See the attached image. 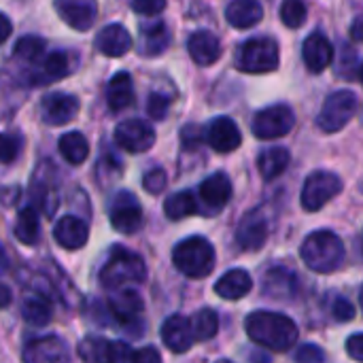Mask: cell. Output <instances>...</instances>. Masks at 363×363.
I'll use <instances>...</instances> for the list:
<instances>
[{"label": "cell", "mask_w": 363, "mask_h": 363, "mask_svg": "<svg viewBox=\"0 0 363 363\" xmlns=\"http://www.w3.org/2000/svg\"><path fill=\"white\" fill-rule=\"evenodd\" d=\"M340 191H342V181L338 174L330 170H317L306 179L302 187V206L308 213H317Z\"/></svg>", "instance_id": "cell-7"}, {"label": "cell", "mask_w": 363, "mask_h": 363, "mask_svg": "<svg viewBox=\"0 0 363 363\" xmlns=\"http://www.w3.org/2000/svg\"><path fill=\"white\" fill-rule=\"evenodd\" d=\"M247 336L274 353H287L298 342V325L281 313L270 311H255L245 321Z\"/></svg>", "instance_id": "cell-1"}, {"label": "cell", "mask_w": 363, "mask_h": 363, "mask_svg": "<svg viewBox=\"0 0 363 363\" xmlns=\"http://www.w3.org/2000/svg\"><path fill=\"white\" fill-rule=\"evenodd\" d=\"M279 45L274 38L268 36H257V38H249L247 43L240 45L238 55H236V66L242 72H251V74H264V72H272L279 68Z\"/></svg>", "instance_id": "cell-5"}, {"label": "cell", "mask_w": 363, "mask_h": 363, "mask_svg": "<svg viewBox=\"0 0 363 363\" xmlns=\"http://www.w3.org/2000/svg\"><path fill=\"white\" fill-rule=\"evenodd\" d=\"M166 9V0H132V11H136L138 15H160Z\"/></svg>", "instance_id": "cell-41"}, {"label": "cell", "mask_w": 363, "mask_h": 363, "mask_svg": "<svg viewBox=\"0 0 363 363\" xmlns=\"http://www.w3.org/2000/svg\"><path fill=\"white\" fill-rule=\"evenodd\" d=\"M268 240V221L259 208L247 213L236 230V242L245 251H259Z\"/></svg>", "instance_id": "cell-12"}, {"label": "cell", "mask_w": 363, "mask_h": 363, "mask_svg": "<svg viewBox=\"0 0 363 363\" xmlns=\"http://www.w3.org/2000/svg\"><path fill=\"white\" fill-rule=\"evenodd\" d=\"M172 262L181 274L189 279H204L215 268V249L206 238L191 236L174 247Z\"/></svg>", "instance_id": "cell-3"}, {"label": "cell", "mask_w": 363, "mask_h": 363, "mask_svg": "<svg viewBox=\"0 0 363 363\" xmlns=\"http://www.w3.org/2000/svg\"><path fill=\"white\" fill-rule=\"evenodd\" d=\"M206 140L217 153H232L240 147L242 134L234 119L230 117H217L206 128Z\"/></svg>", "instance_id": "cell-14"}, {"label": "cell", "mask_w": 363, "mask_h": 363, "mask_svg": "<svg viewBox=\"0 0 363 363\" xmlns=\"http://www.w3.org/2000/svg\"><path fill=\"white\" fill-rule=\"evenodd\" d=\"M15 236L19 242L32 247L38 242L40 238V223H38V211L34 206H26L19 211L17 215V223H15Z\"/></svg>", "instance_id": "cell-29"}, {"label": "cell", "mask_w": 363, "mask_h": 363, "mask_svg": "<svg viewBox=\"0 0 363 363\" xmlns=\"http://www.w3.org/2000/svg\"><path fill=\"white\" fill-rule=\"evenodd\" d=\"M143 187L149 191V194H162L164 187H166V172L162 168H153L145 174L143 179Z\"/></svg>", "instance_id": "cell-40"}, {"label": "cell", "mask_w": 363, "mask_h": 363, "mask_svg": "<svg viewBox=\"0 0 363 363\" xmlns=\"http://www.w3.org/2000/svg\"><path fill=\"white\" fill-rule=\"evenodd\" d=\"M362 247H363V240H362Z\"/></svg>", "instance_id": "cell-53"}, {"label": "cell", "mask_w": 363, "mask_h": 363, "mask_svg": "<svg viewBox=\"0 0 363 363\" xmlns=\"http://www.w3.org/2000/svg\"><path fill=\"white\" fill-rule=\"evenodd\" d=\"M134 363H162V355L155 347H143L134 353Z\"/></svg>", "instance_id": "cell-46"}, {"label": "cell", "mask_w": 363, "mask_h": 363, "mask_svg": "<svg viewBox=\"0 0 363 363\" xmlns=\"http://www.w3.org/2000/svg\"><path fill=\"white\" fill-rule=\"evenodd\" d=\"M19 138L11 134H0V164H11L19 153Z\"/></svg>", "instance_id": "cell-38"}, {"label": "cell", "mask_w": 363, "mask_h": 363, "mask_svg": "<svg viewBox=\"0 0 363 363\" xmlns=\"http://www.w3.org/2000/svg\"><path fill=\"white\" fill-rule=\"evenodd\" d=\"M53 238L60 247L68 249V251H77L81 249L87 238H89V230L85 225V221H81L74 215H66L62 217L55 228H53Z\"/></svg>", "instance_id": "cell-19"}, {"label": "cell", "mask_w": 363, "mask_h": 363, "mask_svg": "<svg viewBox=\"0 0 363 363\" xmlns=\"http://www.w3.org/2000/svg\"><path fill=\"white\" fill-rule=\"evenodd\" d=\"M94 45L100 53H104L108 57H121L132 49V34L123 26L111 23L98 32Z\"/></svg>", "instance_id": "cell-18"}, {"label": "cell", "mask_w": 363, "mask_h": 363, "mask_svg": "<svg viewBox=\"0 0 363 363\" xmlns=\"http://www.w3.org/2000/svg\"><path fill=\"white\" fill-rule=\"evenodd\" d=\"M79 357L85 363H108L111 357V342L100 336H89L79 342L77 349Z\"/></svg>", "instance_id": "cell-34"}, {"label": "cell", "mask_w": 363, "mask_h": 363, "mask_svg": "<svg viewBox=\"0 0 363 363\" xmlns=\"http://www.w3.org/2000/svg\"><path fill=\"white\" fill-rule=\"evenodd\" d=\"M359 302H362V308H363V287H362V294H359Z\"/></svg>", "instance_id": "cell-51"}, {"label": "cell", "mask_w": 363, "mask_h": 363, "mask_svg": "<svg viewBox=\"0 0 363 363\" xmlns=\"http://www.w3.org/2000/svg\"><path fill=\"white\" fill-rule=\"evenodd\" d=\"M187 51L198 66H211L221 57V43L213 32L198 30L189 36Z\"/></svg>", "instance_id": "cell-20"}, {"label": "cell", "mask_w": 363, "mask_h": 363, "mask_svg": "<svg viewBox=\"0 0 363 363\" xmlns=\"http://www.w3.org/2000/svg\"><path fill=\"white\" fill-rule=\"evenodd\" d=\"M60 153L64 155V160L72 166H79L87 160L89 155V143L81 132H68L60 138L57 143Z\"/></svg>", "instance_id": "cell-30"}, {"label": "cell", "mask_w": 363, "mask_h": 363, "mask_svg": "<svg viewBox=\"0 0 363 363\" xmlns=\"http://www.w3.org/2000/svg\"><path fill=\"white\" fill-rule=\"evenodd\" d=\"M11 30H13V26H11V21H9V17L6 15H2L0 13V45L9 38V34H11Z\"/></svg>", "instance_id": "cell-48"}, {"label": "cell", "mask_w": 363, "mask_h": 363, "mask_svg": "<svg viewBox=\"0 0 363 363\" xmlns=\"http://www.w3.org/2000/svg\"><path fill=\"white\" fill-rule=\"evenodd\" d=\"M200 198L208 206V211H221L232 198V183L228 174L215 172L208 179H204L200 185Z\"/></svg>", "instance_id": "cell-21"}, {"label": "cell", "mask_w": 363, "mask_h": 363, "mask_svg": "<svg viewBox=\"0 0 363 363\" xmlns=\"http://www.w3.org/2000/svg\"><path fill=\"white\" fill-rule=\"evenodd\" d=\"M23 363H70L68 347L57 336H43L26 345Z\"/></svg>", "instance_id": "cell-11"}, {"label": "cell", "mask_w": 363, "mask_h": 363, "mask_svg": "<svg viewBox=\"0 0 363 363\" xmlns=\"http://www.w3.org/2000/svg\"><path fill=\"white\" fill-rule=\"evenodd\" d=\"M21 317L34 328H45L51 321V306L40 296H30L21 304Z\"/></svg>", "instance_id": "cell-33"}, {"label": "cell", "mask_w": 363, "mask_h": 363, "mask_svg": "<svg viewBox=\"0 0 363 363\" xmlns=\"http://www.w3.org/2000/svg\"><path fill=\"white\" fill-rule=\"evenodd\" d=\"M108 363H134V351L125 342H111Z\"/></svg>", "instance_id": "cell-44"}, {"label": "cell", "mask_w": 363, "mask_h": 363, "mask_svg": "<svg viewBox=\"0 0 363 363\" xmlns=\"http://www.w3.org/2000/svg\"><path fill=\"white\" fill-rule=\"evenodd\" d=\"M115 143L128 153H145L155 143V132L140 119H125L115 128Z\"/></svg>", "instance_id": "cell-9"}, {"label": "cell", "mask_w": 363, "mask_h": 363, "mask_svg": "<svg viewBox=\"0 0 363 363\" xmlns=\"http://www.w3.org/2000/svg\"><path fill=\"white\" fill-rule=\"evenodd\" d=\"M298 291V279L287 268H274L266 277V294L274 300H291Z\"/></svg>", "instance_id": "cell-26"}, {"label": "cell", "mask_w": 363, "mask_h": 363, "mask_svg": "<svg viewBox=\"0 0 363 363\" xmlns=\"http://www.w3.org/2000/svg\"><path fill=\"white\" fill-rule=\"evenodd\" d=\"M162 340L172 353H187L196 340L194 330H191V321L181 317V315H172L162 325Z\"/></svg>", "instance_id": "cell-16"}, {"label": "cell", "mask_w": 363, "mask_h": 363, "mask_svg": "<svg viewBox=\"0 0 363 363\" xmlns=\"http://www.w3.org/2000/svg\"><path fill=\"white\" fill-rule=\"evenodd\" d=\"M289 162H291V155L285 147H272V149L262 151L257 166L266 181H274L277 177H281L287 170Z\"/></svg>", "instance_id": "cell-27"}, {"label": "cell", "mask_w": 363, "mask_h": 363, "mask_svg": "<svg viewBox=\"0 0 363 363\" xmlns=\"http://www.w3.org/2000/svg\"><path fill=\"white\" fill-rule=\"evenodd\" d=\"M168 108H170V100L162 94H151L149 96V102H147V111L149 115L155 119V121H162L166 115H168Z\"/></svg>", "instance_id": "cell-39"}, {"label": "cell", "mask_w": 363, "mask_h": 363, "mask_svg": "<svg viewBox=\"0 0 363 363\" xmlns=\"http://www.w3.org/2000/svg\"><path fill=\"white\" fill-rule=\"evenodd\" d=\"M332 315H334L336 321L347 323V321H351V319L355 317V308H353V304H351L349 300L336 298V302H334V306H332Z\"/></svg>", "instance_id": "cell-43"}, {"label": "cell", "mask_w": 363, "mask_h": 363, "mask_svg": "<svg viewBox=\"0 0 363 363\" xmlns=\"http://www.w3.org/2000/svg\"><path fill=\"white\" fill-rule=\"evenodd\" d=\"M145 279H147V268L143 257L121 247L113 249L106 266L100 272V281L108 289H117L130 283H143Z\"/></svg>", "instance_id": "cell-4"}, {"label": "cell", "mask_w": 363, "mask_h": 363, "mask_svg": "<svg viewBox=\"0 0 363 363\" xmlns=\"http://www.w3.org/2000/svg\"><path fill=\"white\" fill-rule=\"evenodd\" d=\"M111 225L121 234H134L140 230L143 208L132 194L123 191L115 198V202L111 206Z\"/></svg>", "instance_id": "cell-10"}, {"label": "cell", "mask_w": 363, "mask_h": 363, "mask_svg": "<svg viewBox=\"0 0 363 363\" xmlns=\"http://www.w3.org/2000/svg\"><path fill=\"white\" fill-rule=\"evenodd\" d=\"M108 308H111V315L119 323H132V321H136L140 317L145 304H143V298L136 291L123 289L115 298L108 300Z\"/></svg>", "instance_id": "cell-24"}, {"label": "cell", "mask_w": 363, "mask_h": 363, "mask_svg": "<svg viewBox=\"0 0 363 363\" xmlns=\"http://www.w3.org/2000/svg\"><path fill=\"white\" fill-rule=\"evenodd\" d=\"M359 79H362V83H363V64H362V68H359Z\"/></svg>", "instance_id": "cell-50"}, {"label": "cell", "mask_w": 363, "mask_h": 363, "mask_svg": "<svg viewBox=\"0 0 363 363\" xmlns=\"http://www.w3.org/2000/svg\"><path fill=\"white\" fill-rule=\"evenodd\" d=\"M68 72H70L68 55L64 51H53V53L45 55L38 74H34V83H53V81L64 79Z\"/></svg>", "instance_id": "cell-28"}, {"label": "cell", "mask_w": 363, "mask_h": 363, "mask_svg": "<svg viewBox=\"0 0 363 363\" xmlns=\"http://www.w3.org/2000/svg\"><path fill=\"white\" fill-rule=\"evenodd\" d=\"M264 6L259 0H232L225 9V19L232 28L247 30L262 21Z\"/></svg>", "instance_id": "cell-22"}, {"label": "cell", "mask_w": 363, "mask_h": 363, "mask_svg": "<svg viewBox=\"0 0 363 363\" xmlns=\"http://www.w3.org/2000/svg\"><path fill=\"white\" fill-rule=\"evenodd\" d=\"M11 302H13V294H11V289H9L4 283H0V308H6Z\"/></svg>", "instance_id": "cell-49"}, {"label": "cell", "mask_w": 363, "mask_h": 363, "mask_svg": "<svg viewBox=\"0 0 363 363\" xmlns=\"http://www.w3.org/2000/svg\"><path fill=\"white\" fill-rule=\"evenodd\" d=\"M217 363H230V362H217Z\"/></svg>", "instance_id": "cell-52"}, {"label": "cell", "mask_w": 363, "mask_h": 363, "mask_svg": "<svg viewBox=\"0 0 363 363\" xmlns=\"http://www.w3.org/2000/svg\"><path fill=\"white\" fill-rule=\"evenodd\" d=\"M355 113H357V96L351 89H340V91H334L325 100L317 117V125L323 132L334 134V132H340L355 117Z\"/></svg>", "instance_id": "cell-6"}, {"label": "cell", "mask_w": 363, "mask_h": 363, "mask_svg": "<svg viewBox=\"0 0 363 363\" xmlns=\"http://www.w3.org/2000/svg\"><path fill=\"white\" fill-rule=\"evenodd\" d=\"M168 45H170V32L162 21L143 28V40H140L143 55H162L168 49Z\"/></svg>", "instance_id": "cell-31"}, {"label": "cell", "mask_w": 363, "mask_h": 363, "mask_svg": "<svg viewBox=\"0 0 363 363\" xmlns=\"http://www.w3.org/2000/svg\"><path fill=\"white\" fill-rule=\"evenodd\" d=\"M302 57L311 72H323L334 60V47L321 32H313L302 45Z\"/></svg>", "instance_id": "cell-17"}, {"label": "cell", "mask_w": 363, "mask_h": 363, "mask_svg": "<svg viewBox=\"0 0 363 363\" xmlns=\"http://www.w3.org/2000/svg\"><path fill=\"white\" fill-rule=\"evenodd\" d=\"M191 330H194V338L204 342L215 338L217 330H219V317L213 308H202L194 319H191Z\"/></svg>", "instance_id": "cell-35"}, {"label": "cell", "mask_w": 363, "mask_h": 363, "mask_svg": "<svg viewBox=\"0 0 363 363\" xmlns=\"http://www.w3.org/2000/svg\"><path fill=\"white\" fill-rule=\"evenodd\" d=\"M351 36H353L355 40L363 43V13L353 19V23H351Z\"/></svg>", "instance_id": "cell-47"}, {"label": "cell", "mask_w": 363, "mask_h": 363, "mask_svg": "<svg viewBox=\"0 0 363 363\" xmlns=\"http://www.w3.org/2000/svg\"><path fill=\"white\" fill-rule=\"evenodd\" d=\"M308 9L304 0H283L281 4V19L287 28H302L306 23Z\"/></svg>", "instance_id": "cell-37"}, {"label": "cell", "mask_w": 363, "mask_h": 363, "mask_svg": "<svg viewBox=\"0 0 363 363\" xmlns=\"http://www.w3.org/2000/svg\"><path fill=\"white\" fill-rule=\"evenodd\" d=\"M302 259L304 264L319 274H330L336 272L342 262H345V245L342 240L330 232V230H319L313 232L304 245H302Z\"/></svg>", "instance_id": "cell-2"}, {"label": "cell", "mask_w": 363, "mask_h": 363, "mask_svg": "<svg viewBox=\"0 0 363 363\" xmlns=\"http://www.w3.org/2000/svg\"><path fill=\"white\" fill-rule=\"evenodd\" d=\"M253 287L251 274L245 270H230L215 283V294L223 300H240L245 298Z\"/></svg>", "instance_id": "cell-23"}, {"label": "cell", "mask_w": 363, "mask_h": 363, "mask_svg": "<svg viewBox=\"0 0 363 363\" xmlns=\"http://www.w3.org/2000/svg\"><path fill=\"white\" fill-rule=\"evenodd\" d=\"M325 355L317 345H302L296 351V363H323Z\"/></svg>", "instance_id": "cell-42"}, {"label": "cell", "mask_w": 363, "mask_h": 363, "mask_svg": "<svg viewBox=\"0 0 363 363\" xmlns=\"http://www.w3.org/2000/svg\"><path fill=\"white\" fill-rule=\"evenodd\" d=\"M347 353L351 359L363 363V334H355L347 340Z\"/></svg>", "instance_id": "cell-45"}, {"label": "cell", "mask_w": 363, "mask_h": 363, "mask_svg": "<svg viewBox=\"0 0 363 363\" xmlns=\"http://www.w3.org/2000/svg\"><path fill=\"white\" fill-rule=\"evenodd\" d=\"M294 123H296V117L287 104H272L253 117L251 130L262 140H274V138L289 134L294 130Z\"/></svg>", "instance_id": "cell-8"}, {"label": "cell", "mask_w": 363, "mask_h": 363, "mask_svg": "<svg viewBox=\"0 0 363 363\" xmlns=\"http://www.w3.org/2000/svg\"><path fill=\"white\" fill-rule=\"evenodd\" d=\"M55 11L74 30H89L98 15L96 0H55Z\"/></svg>", "instance_id": "cell-13"}, {"label": "cell", "mask_w": 363, "mask_h": 363, "mask_svg": "<svg viewBox=\"0 0 363 363\" xmlns=\"http://www.w3.org/2000/svg\"><path fill=\"white\" fill-rule=\"evenodd\" d=\"M45 40L38 36H23L15 45V55L23 62H38L45 57Z\"/></svg>", "instance_id": "cell-36"}, {"label": "cell", "mask_w": 363, "mask_h": 363, "mask_svg": "<svg viewBox=\"0 0 363 363\" xmlns=\"http://www.w3.org/2000/svg\"><path fill=\"white\" fill-rule=\"evenodd\" d=\"M164 213H166V217L172 219V221L185 219V217H189V215H196V213H198L196 196H194L191 191L172 194V196L164 202Z\"/></svg>", "instance_id": "cell-32"}, {"label": "cell", "mask_w": 363, "mask_h": 363, "mask_svg": "<svg viewBox=\"0 0 363 363\" xmlns=\"http://www.w3.org/2000/svg\"><path fill=\"white\" fill-rule=\"evenodd\" d=\"M79 100L70 94H51L43 98L40 111L47 123L51 125H66L79 115Z\"/></svg>", "instance_id": "cell-15"}, {"label": "cell", "mask_w": 363, "mask_h": 363, "mask_svg": "<svg viewBox=\"0 0 363 363\" xmlns=\"http://www.w3.org/2000/svg\"><path fill=\"white\" fill-rule=\"evenodd\" d=\"M106 102L111 111H123L134 102V83L128 72H117L106 87Z\"/></svg>", "instance_id": "cell-25"}]
</instances>
